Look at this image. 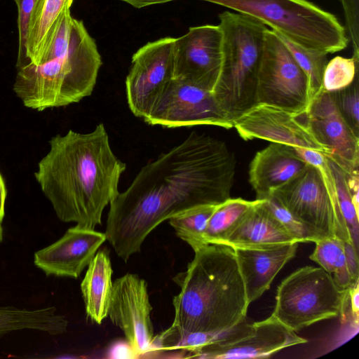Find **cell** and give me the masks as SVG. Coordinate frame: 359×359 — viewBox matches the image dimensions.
<instances>
[{"label": "cell", "instance_id": "36", "mask_svg": "<svg viewBox=\"0 0 359 359\" xmlns=\"http://www.w3.org/2000/svg\"><path fill=\"white\" fill-rule=\"evenodd\" d=\"M121 1H123L125 3H127L132 6L140 8L154 4H163L168 1H172L175 0H120ZM201 1H205L207 0H201Z\"/></svg>", "mask_w": 359, "mask_h": 359}, {"label": "cell", "instance_id": "18", "mask_svg": "<svg viewBox=\"0 0 359 359\" xmlns=\"http://www.w3.org/2000/svg\"><path fill=\"white\" fill-rule=\"evenodd\" d=\"M297 243L265 248H233L248 304L259 299L296 254Z\"/></svg>", "mask_w": 359, "mask_h": 359}, {"label": "cell", "instance_id": "16", "mask_svg": "<svg viewBox=\"0 0 359 359\" xmlns=\"http://www.w3.org/2000/svg\"><path fill=\"white\" fill-rule=\"evenodd\" d=\"M107 241L105 233L76 225L57 241L34 253V264L46 276L76 278Z\"/></svg>", "mask_w": 359, "mask_h": 359}, {"label": "cell", "instance_id": "31", "mask_svg": "<svg viewBox=\"0 0 359 359\" xmlns=\"http://www.w3.org/2000/svg\"><path fill=\"white\" fill-rule=\"evenodd\" d=\"M334 103L341 115L359 137V90L358 75L348 86L331 92Z\"/></svg>", "mask_w": 359, "mask_h": 359}, {"label": "cell", "instance_id": "14", "mask_svg": "<svg viewBox=\"0 0 359 359\" xmlns=\"http://www.w3.org/2000/svg\"><path fill=\"white\" fill-rule=\"evenodd\" d=\"M233 128L245 140L261 139L272 143L321 151L326 149L309 130L304 114L257 104L233 121Z\"/></svg>", "mask_w": 359, "mask_h": 359}, {"label": "cell", "instance_id": "23", "mask_svg": "<svg viewBox=\"0 0 359 359\" xmlns=\"http://www.w3.org/2000/svg\"><path fill=\"white\" fill-rule=\"evenodd\" d=\"M72 2L73 0L38 1L29 25L25 65L37 60L61 14L66 8H70Z\"/></svg>", "mask_w": 359, "mask_h": 359}, {"label": "cell", "instance_id": "8", "mask_svg": "<svg viewBox=\"0 0 359 359\" xmlns=\"http://www.w3.org/2000/svg\"><path fill=\"white\" fill-rule=\"evenodd\" d=\"M271 196L319 239L337 237L343 241L351 242L339 208L327 156L317 168L307 165Z\"/></svg>", "mask_w": 359, "mask_h": 359}, {"label": "cell", "instance_id": "1", "mask_svg": "<svg viewBox=\"0 0 359 359\" xmlns=\"http://www.w3.org/2000/svg\"><path fill=\"white\" fill-rule=\"evenodd\" d=\"M236 170L235 155L224 141L191 132L143 166L110 203L107 240L127 262L163 222L187 209L229 199Z\"/></svg>", "mask_w": 359, "mask_h": 359}, {"label": "cell", "instance_id": "21", "mask_svg": "<svg viewBox=\"0 0 359 359\" xmlns=\"http://www.w3.org/2000/svg\"><path fill=\"white\" fill-rule=\"evenodd\" d=\"M112 273L109 252L102 249L88 264L81 283L86 315L97 324H101L108 316L113 287Z\"/></svg>", "mask_w": 359, "mask_h": 359}, {"label": "cell", "instance_id": "30", "mask_svg": "<svg viewBox=\"0 0 359 359\" xmlns=\"http://www.w3.org/2000/svg\"><path fill=\"white\" fill-rule=\"evenodd\" d=\"M264 204L297 243H315L319 240L316 234L274 197L271 196L264 199Z\"/></svg>", "mask_w": 359, "mask_h": 359}, {"label": "cell", "instance_id": "20", "mask_svg": "<svg viewBox=\"0 0 359 359\" xmlns=\"http://www.w3.org/2000/svg\"><path fill=\"white\" fill-rule=\"evenodd\" d=\"M292 243L297 242L266 208L264 199H259L223 244L233 248H265Z\"/></svg>", "mask_w": 359, "mask_h": 359}, {"label": "cell", "instance_id": "6", "mask_svg": "<svg viewBox=\"0 0 359 359\" xmlns=\"http://www.w3.org/2000/svg\"><path fill=\"white\" fill-rule=\"evenodd\" d=\"M252 16L303 46L334 53L348 43L335 15L308 0H207Z\"/></svg>", "mask_w": 359, "mask_h": 359}, {"label": "cell", "instance_id": "12", "mask_svg": "<svg viewBox=\"0 0 359 359\" xmlns=\"http://www.w3.org/2000/svg\"><path fill=\"white\" fill-rule=\"evenodd\" d=\"M173 79L213 92L222 64V32L219 25L190 27L173 45Z\"/></svg>", "mask_w": 359, "mask_h": 359}, {"label": "cell", "instance_id": "33", "mask_svg": "<svg viewBox=\"0 0 359 359\" xmlns=\"http://www.w3.org/2000/svg\"><path fill=\"white\" fill-rule=\"evenodd\" d=\"M353 45V56L359 57V0H339Z\"/></svg>", "mask_w": 359, "mask_h": 359}, {"label": "cell", "instance_id": "13", "mask_svg": "<svg viewBox=\"0 0 359 359\" xmlns=\"http://www.w3.org/2000/svg\"><path fill=\"white\" fill-rule=\"evenodd\" d=\"M151 311L147 284L143 278L126 273L113 282L108 316L123 331L129 347L137 355L147 353L154 342Z\"/></svg>", "mask_w": 359, "mask_h": 359}, {"label": "cell", "instance_id": "37", "mask_svg": "<svg viewBox=\"0 0 359 359\" xmlns=\"http://www.w3.org/2000/svg\"><path fill=\"white\" fill-rule=\"evenodd\" d=\"M6 199V188L0 172V224L3 221L5 215V203Z\"/></svg>", "mask_w": 359, "mask_h": 359}, {"label": "cell", "instance_id": "28", "mask_svg": "<svg viewBox=\"0 0 359 359\" xmlns=\"http://www.w3.org/2000/svg\"><path fill=\"white\" fill-rule=\"evenodd\" d=\"M327 158L332 172L336 194L341 212L356 250L359 247L358 211L355 209L347 182V173L335 162Z\"/></svg>", "mask_w": 359, "mask_h": 359}, {"label": "cell", "instance_id": "25", "mask_svg": "<svg viewBox=\"0 0 359 359\" xmlns=\"http://www.w3.org/2000/svg\"><path fill=\"white\" fill-rule=\"evenodd\" d=\"M314 243L316 247L309 258L332 275L339 287L348 289L351 286L345 259L344 241L332 237L319 239Z\"/></svg>", "mask_w": 359, "mask_h": 359}, {"label": "cell", "instance_id": "15", "mask_svg": "<svg viewBox=\"0 0 359 359\" xmlns=\"http://www.w3.org/2000/svg\"><path fill=\"white\" fill-rule=\"evenodd\" d=\"M316 140L326 149V156L346 173L358 170L359 137L339 111L330 92L321 90L304 114Z\"/></svg>", "mask_w": 359, "mask_h": 359}, {"label": "cell", "instance_id": "11", "mask_svg": "<svg viewBox=\"0 0 359 359\" xmlns=\"http://www.w3.org/2000/svg\"><path fill=\"white\" fill-rule=\"evenodd\" d=\"M175 38L149 42L133 55L126 78V95L133 114L144 118L165 86L173 79Z\"/></svg>", "mask_w": 359, "mask_h": 359}, {"label": "cell", "instance_id": "38", "mask_svg": "<svg viewBox=\"0 0 359 359\" xmlns=\"http://www.w3.org/2000/svg\"><path fill=\"white\" fill-rule=\"evenodd\" d=\"M3 241V229L1 224H0V243Z\"/></svg>", "mask_w": 359, "mask_h": 359}, {"label": "cell", "instance_id": "7", "mask_svg": "<svg viewBox=\"0 0 359 359\" xmlns=\"http://www.w3.org/2000/svg\"><path fill=\"white\" fill-rule=\"evenodd\" d=\"M347 302L348 289L339 287L321 267L306 266L292 272L278 285L271 316L297 332L343 316Z\"/></svg>", "mask_w": 359, "mask_h": 359}, {"label": "cell", "instance_id": "26", "mask_svg": "<svg viewBox=\"0 0 359 359\" xmlns=\"http://www.w3.org/2000/svg\"><path fill=\"white\" fill-rule=\"evenodd\" d=\"M273 32L286 46L295 62L305 74L309 84L311 103L322 90L323 72L328 62L327 54L303 46L274 30Z\"/></svg>", "mask_w": 359, "mask_h": 359}, {"label": "cell", "instance_id": "29", "mask_svg": "<svg viewBox=\"0 0 359 359\" xmlns=\"http://www.w3.org/2000/svg\"><path fill=\"white\" fill-rule=\"evenodd\" d=\"M359 57L336 56L325 68L322 90L334 92L351 85L358 76Z\"/></svg>", "mask_w": 359, "mask_h": 359}, {"label": "cell", "instance_id": "35", "mask_svg": "<svg viewBox=\"0 0 359 359\" xmlns=\"http://www.w3.org/2000/svg\"><path fill=\"white\" fill-rule=\"evenodd\" d=\"M348 302L351 309V312L355 323H358L359 316V282L348 288Z\"/></svg>", "mask_w": 359, "mask_h": 359}, {"label": "cell", "instance_id": "24", "mask_svg": "<svg viewBox=\"0 0 359 359\" xmlns=\"http://www.w3.org/2000/svg\"><path fill=\"white\" fill-rule=\"evenodd\" d=\"M259 201V199L247 201L241 198H229L217 205L207 224L204 234L205 244H223Z\"/></svg>", "mask_w": 359, "mask_h": 359}, {"label": "cell", "instance_id": "5", "mask_svg": "<svg viewBox=\"0 0 359 359\" xmlns=\"http://www.w3.org/2000/svg\"><path fill=\"white\" fill-rule=\"evenodd\" d=\"M222 32V64L213 94L226 117L233 121L257 104L258 72L267 27L241 13L219 15Z\"/></svg>", "mask_w": 359, "mask_h": 359}, {"label": "cell", "instance_id": "9", "mask_svg": "<svg viewBox=\"0 0 359 359\" xmlns=\"http://www.w3.org/2000/svg\"><path fill=\"white\" fill-rule=\"evenodd\" d=\"M257 104L276 107L298 115L309 104L307 78L288 49L267 29L258 72Z\"/></svg>", "mask_w": 359, "mask_h": 359}, {"label": "cell", "instance_id": "27", "mask_svg": "<svg viewBox=\"0 0 359 359\" xmlns=\"http://www.w3.org/2000/svg\"><path fill=\"white\" fill-rule=\"evenodd\" d=\"M217 206L205 205L187 209L170 217L168 219L169 224L176 235L194 251L205 245V231L208 220Z\"/></svg>", "mask_w": 359, "mask_h": 359}, {"label": "cell", "instance_id": "22", "mask_svg": "<svg viewBox=\"0 0 359 359\" xmlns=\"http://www.w3.org/2000/svg\"><path fill=\"white\" fill-rule=\"evenodd\" d=\"M68 320L55 306L37 309L0 306V338L23 330H33L58 335L67 332Z\"/></svg>", "mask_w": 359, "mask_h": 359}, {"label": "cell", "instance_id": "34", "mask_svg": "<svg viewBox=\"0 0 359 359\" xmlns=\"http://www.w3.org/2000/svg\"><path fill=\"white\" fill-rule=\"evenodd\" d=\"M344 246L346 267L353 285L359 280L358 251L352 242L344 241Z\"/></svg>", "mask_w": 359, "mask_h": 359}, {"label": "cell", "instance_id": "19", "mask_svg": "<svg viewBox=\"0 0 359 359\" xmlns=\"http://www.w3.org/2000/svg\"><path fill=\"white\" fill-rule=\"evenodd\" d=\"M307 165L291 147L271 142L256 153L250 164L249 181L256 193V199L270 196Z\"/></svg>", "mask_w": 359, "mask_h": 359}, {"label": "cell", "instance_id": "3", "mask_svg": "<svg viewBox=\"0 0 359 359\" xmlns=\"http://www.w3.org/2000/svg\"><path fill=\"white\" fill-rule=\"evenodd\" d=\"M173 281L180 288L172 299L173 323L154 337L152 344L161 350L187 334L220 332L247 317L245 286L229 245L208 244L196 249L187 269Z\"/></svg>", "mask_w": 359, "mask_h": 359}, {"label": "cell", "instance_id": "17", "mask_svg": "<svg viewBox=\"0 0 359 359\" xmlns=\"http://www.w3.org/2000/svg\"><path fill=\"white\" fill-rule=\"evenodd\" d=\"M307 340L298 336L272 316L254 323L253 331L231 342L211 344L194 353L190 358L243 359L269 358L278 351Z\"/></svg>", "mask_w": 359, "mask_h": 359}, {"label": "cell", "instance_id": "10", "mask_svg": "<svg viewBox=\"0 0 359 359\" xmlns=\"http://www.w3.org/2000/svg\"><path fill=\"white\" fill-rule=\"evenodd\" d=\"M143 120L168 128L200 125L233 128L212 92L176 79L165 86Z\"/></svg>", "mask_w": 359, "mask_h": 359}, {"label": "cell", "instance_id": "32", "mask_svg": "<svg viewBox=\"0 0 359 359\" xmlns=\"http://www.w3.org/2000/svg\"><path fill=\"white\" fill-rule=\"evenodd\" d=\"M39 0H14L18 8V51L16 68L26 61L27 38L31 17Z\"/></svg>", "mask_w": 359, "mask_h": 359}, {"label": "cell", "instance_id": "4", "mask_svg": "<svg viewBox=\"0 0 359 359\" xmlns=\"http://www.w3.org/2000/svg\"><path fill=\"white\" fill-rule=\"evenodd\" d=\"M101 65L95 40L66 8L37 60L17 68L13 91L37 111L77 103L92 94Z\"/></svg>", "mask_w": 359, "mask_h": 359}, {"label": "cell", "instance_id": "2", "mask_svg": "<svg viewBox=\"0 0 359 359\" xmlns=\"http://www.w3.org/2000/svg\"><path fill=\"white\" fill-rule=\"evenodd\" d=\"M49 144L34 172L42 192L60 220L95 229L119 193L126 164L112 151L102 123L89 133L57 135Z\"/></svg>", "mask_w": 359, "mask_h": 359}]
</instances>
